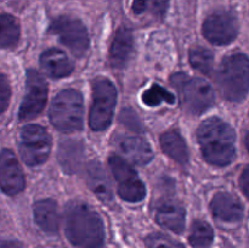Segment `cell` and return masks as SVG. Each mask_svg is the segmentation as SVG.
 I'll list each match as a JSON object with an SVG mask.
<instances>
[{"mask_svg":"<svg viewBox=\"0 0 249 248\" xmlns=\"http://www.w3.org/2000/svg\"><path fill=\"white\" fill-rule=\"evenodd\" d=\"M66 236L72 245L79 248H101L105 229L101 218L89 204L72 201L65 212Z\"/></svg>","mask_w":249,"mask_h":248,"instance_id":"1","label":"cell"},{"mask_svg":"<svg viewBox=\"0 0 249 248\" xmlns=\"http://www.w3.org/2000/svg\"><path fill=\"white\" fill-rule=\"evenodd\" d=\"M197 139L204 159L211 164L225 167L235 159V131L221 119L212 117L202 122Z\"/></svg>","mask_w":249,"mask_h":248,"instance_id":"2","label":"cell"},{"mask_svg":"<svg viewBox=\"0 0 249 248\" xmlns=\"http://www.w3.org/2000/svg\"><path fill=\"white\" fill-rule=\"evenodd\" d=\"M216 82L226 100L242 101L249 91V58L245 53L226 56L219 67Z\"/></svg>","mask_w":249,"mask_h":248,"instance_id":"3","label":"cell"},{"mask_svg":"<svg viewBox=\"0 0 249 248\" xmlns=\"http://www.w3.org/2000/svg\"><path fill=\"white\" fill-rule=\"evenodd\" d=\"M50 121L61 131H75L83 128L84 105L83 96L74 89H66L58 92L49 111Z\"/></svg>","mask_w":249,"mask_h":248,"instance_id":"4","label":"cell"},{"mask_svg":"<svg viewBox=\"0 0 249 248\" xmlns=\"http://www.w3.org/2000/svg\"><path fill=\"white\" fill-rule=\"evenodd\" d=\"M94 101L89 114V124L92 130L102 131L109 126L117 102V91L113 83L106 78L95 80Z\"/></svg>","mask_w":249,"mask_h":248,"instance_id":"5","label":"cell"},{"mask_svg":"<svg viewBox=\"0 0 249 248\" xmlns=\"http://www.w3.org/2000/svg\"><path fill=\"white\" fill-rule=\"evenodd\" d=\"M172 82L181 92V100L187 111L201 114L214 104V91L208 82L202 78H186L185 74H175Z\"/></svg>","mask_w":249,"mask_h":248,"instance_id":"6","label":"cell"},{"mask_svg":"<svg viewBox=\"0 0 249 248\" xmlns=\"http://www.w3.org/2000/svg\"><path fill=\"white\" fill-rule=\"evenodd\" d=\"M50 150V135L43 126L29 124L22 129L19 152L26 164L31 167L43 164L48 159Z\"/></svg>","mask_w":249,"mask_h":248,"instance_id":"7","label":"cell"},{"mask_svg":"<svg viewBox=\"0 0 249 248\" xmlns=\"http://www.w3.org/2000/svg\"><path fill=\"white\" fill-rule=\"evenodd\" d=\"M108 164L117 181L119 196L130 203L142 201L146 196V187L131 165L119 156H111Z\"/></svg>","mask_w":249,"mask_h":248,"instance_id":"8","label":"cell"},{"mask_svg":"<svg viewBox=\"0 0 249 248\" xmlns=\"http://www.w3.org/2000/svg\"><path fill=\"white\" fill-rule=\"evenodd\" d=\"M49 31L57 35L61 43L67 46L77 57H82L89 49L88 31L79 19L60 16L51 22Z\"/></svg>","mask_w":249,"mask_h":248,"instance_id":"9","label":"cell"},{"mask_svg":"<svg viewBox=\"0 0 249 248\" xmlns=\"http://www.w3.org/2000/svg\"><path fill=\"white\" fill-rule=\"evenodd\" d=\"M27 91L18 111L21 121H29L44 109L48 99V85L36 71H27Z\"/></svg>","mask_w":249,"mask_h":248,"instance_id":"10","label":"cell"},{"mask_svg":"<svg viewBox=\"0 0 249 248\" xmlns=\"http://www.w3.org/2000/svg\"><path fill=\"white\" fill-rule=\"evenodd\" d=\"M203 35L215 45L232 43L238 34V22L229 11H216L209 15L203 23Z\"/></svg>","mask_w":249,"mask_h":248,"instance_id":"11","label":"cell"},{"mask_svg":"<svg viewBox=\"0 0 249 248\" xmlns=\"http://www.w3.org/2000/svg\"><path fill=\"white\" fill-rule=\"evenodd\" d=\"M24 175L16 156L11 150L0 152V189L6 195L14 196L24 189Z\"/></svg>","mask_w":249,"mask_h":248,"instance_id":"12","label":"cell"},{"mask_svg":"<svg viewBox=\"0 0 249 248\" xmlns=\"http://www.w3.org/2000/svg\"><path fill=\"white\" fill-rule=\"evenodd\" d=\"M116 146L129 160L136 164H147L153 158L151 146L138 135H121L116 139Z\"/></svg>","mask_w":249,"mask_h":248,"instance_id":"13","label":"cell"},{"mask_svg":"<svg viewBox=\"0 0 249 248\" xmlns=\"http://www.w3.org/2000/svg\"><path fill=\"white\" fill-rule=\"evenodd\" d=\"M156 220L163 228L180 233L185 229V209L174 199H163L156 206Z\"/></svg>","mask_w":249,"mask_h":248,"instance_id":"14","label":"cell"},{"mask_svg":"<svg viewBox=\"0 0 249 248\" xmlns=\"http://www.w3.org/2000/svg\"><path fill=\"white\" fill-rule=\"evenodd\" d=\"M214 216L226 223H236L243 216V206L240 199L229 192H218L211 202Z\"/></svg>","mask_w":249,"mask_h":248,"instance_id":"15","label":"cell"},{"mask_svg":"<svg viewBox=\"0 0 249 248\" xmlns=\"http://www.w3.org/2000/svg\"><path fill=\"white\" fill-rule=\"evenodd\" d=\"M133 53V33L126 27L117 29L109 49V61L114 68H124Z\"/></svg>","mask_w":249,"mask_h":248,"instance_id":"16","label":"cell"},{"mask_svg":"<svg viewBox=\"0 0 249 248\" xmlns=\"http://www.w3.org/2000/svg\"><path fill=\"white\" fill-rule=\"evenodd\" d=\"M40 65L44 72L51 78H63L74 70L73 62L63 51L58 49H48L40 56Z\"/></svg>","mask_w":249,"mask_h":248,"instance_id":"17","label":"cell"},{"mask_svg":"<svg viewBox=\"0 0 249 248\" xmlns=\"http://www.w3.org/2000/svg\"><path fill=\"white\" fill-rule=\"evenodd\" d=\"M34 220L39 228L48 233H56L60 226V212L53 199H41L33 206Z\"/></svg>","mask_w":249,"mask_h":248,"instance_id":"18","label":"cell"},{"mask_svg":"<svg viewBox=\"0 0 249 248\" xmlns=\"http://www.w3.org/2000/svg\"><path fill=\"white\" fill-rule=\"evenodd\" d=\"M88 186L102 202L112 201V186L106 172L99 162H90L87 168Z\"/></svg>","mask_w":249,"mask_h":248,"instance_id":"19","label":"cell"},{"mask_svg":"<svg viewBox=\"0 0 249 248\" xmlns=\"http://www.w3.org/2000/svg\"><path fill=\"white\" fill-rule=\"evenodd\" d=\"M84 158V146L78 140H63L58 148V160L63 170L73 174L80 168Z\"/></svg>","mask_w":249,"mask_h":248,"instance_id":"20","label":"cell"},{"mask_svg":"<svg viewBox=\"0 0 249 248\" xmlns=\"http://www.w3.org/2000/svg\"><path fill=\"white\" fill-rule=\"evenodd\" d=\"M160 146L165 155L180 164H186L189 162V151L185 140L180 133L175 129L165 131L160 136Z\"/></svg>","mask_w":249,"mask_h":248,"instance_id":"21","label":"cell"},{"mask_svg":"<svg viewBox=\"0 0 249 248\" xmlns=\"http://www.w3.org/2000/svg\"><path fill=\"white\" fill-rule=\"evenodd\" d=\"M21 35L19 22L10 14H0V48H12Z\"/></svg>","mask_w":249,"mask_h":248,"instance_id":"22","label":"cell"},{"mask_svg":"<svg viewBox=\"0 0 249 248\" xmlns=\"http://www.w3.org/2000/svg\"><path fill=\"white\" fill-rule=\"evenodd\" d=\"M214 240L213 229L203 220H196L191 226L189 241L195 248H207Z\"/></svg>","mask_w":249,"mask_h":248,"instance_id":"23","label":"cell"},{"mask_svg":"<svg viewBox=\"0 0 249 248\" xmlns=\"http://www.w3.org/2000/svg\"><path fill=\"white\" fill-rule=\"evenodd\" d=\"M190 63L196 71L209 75L213 71L214 56L208 49L192 48L190 50Z\"/></svg>","mask_w":249,"mask_h":248,"instance_id":"24","label":"cell"},{"mask_svg":"<svg viewBox=\"0 0 249 248\" xmlns=\"http://www.w3.org/2000/svg\"><path fill=\"white\" fill-rule=\"evenodd\" d=\"M142 101L147 106L156 107L162 104V102L173 105L175 101V97L172 92H169L167 89L160 87V85L153 84L150 89H147L142 94Z\"/></svg>","mask_w":249,"mask_h":248,"instance_id":"25","label":"cell"},{"mask_svg":"<svg viewBox=\"0 0 249 248\" xmlns=\"http://www.w3.org/2000/svg\"><path fill=\"white\" fill-rule=\"evenodd\" d=\"M145 241L148 248H185L181 243L163 233H151Z\"/></svg>","mask_w":249,"mask_h":248,"instance_id":"26","label":"cell"},{"mask_svg":"<svg viewBox=\"0 0 249 248\" xmlns=\"http://www.w3.org/2000/svg\"><path fill=\"white\" fill-rule=\"evenodd\" d=\"M11 97V87L7 77L0 73V114L7 108Z\"/></svg>","mask_w":249,"mask_h":248,"instance_id":"27","label":"cell"},{"mask_svg":"<svg viewBox=\"0 0 249 248\" xmlns=\"http://www.w3.org/2000/svg\"><path fill=\"white\" fill-rule=\"evenodd\" d=\"M168 5H169V0H152V7L155 14L158 17L164 16L165 11L168 9Z\"/></svg>","mask_w":249,"mask_h":248,"instance_id":"28","label":"cell"},{"mask_svg":"<svg viewBox=\"0 0 249 248\" xmlns=\"http://www.w3.org/2000/svg\"><path fill=\"white\" fill-rule=\"evenodd\" d=\"M240 185L243 194L246 195V197H248L249 198V167H247L245 170H243L240 179Z\"/></svg>","mask_w":249,"mask_h":248,"instance_id":"29","label":"cell"},{"mask_svg":"<svg viewBox=\"0 0 249 248\" xmlns=\"http://www.w3.org/2000/svg\"><path fill=\"white\" fill-rule=\"evenodd\" d=\"M147 2L148 0H134L131 9H133V11L135 12V14H141V12L145 11L146 7H147Z\"/></svg>","mask_w":249,"mask_h":248,"instance_id":"30","label":"cell"},{"mask_svg":"<svg viewBox=\"0 0 249 248\" xmlns=\"http://www.w3.org/2000/svg\"><path fill=\"white\" fill-rule=\"evenodd\" d=\"M0 248H22V246L17 241L2 240L0 241Z\"/></svg>","mask_w":249,"mask_h":248,"instance_id":"31","label":"cell"},{"mask_svg":"<svg viewBox=\"0 0 249 248\" xmlns=\"http://www.w3.org/2000/svg\"><path fill=\"white\" fill-rule=\"evenodd\" d=\"M243 140H245L246 148H247V151L249 152V133H246L245 134V139H243Z\"/></svg>","mask_w":249,"mask_h":248,"instance_id":"32","label":"cell"}]
</instances>
